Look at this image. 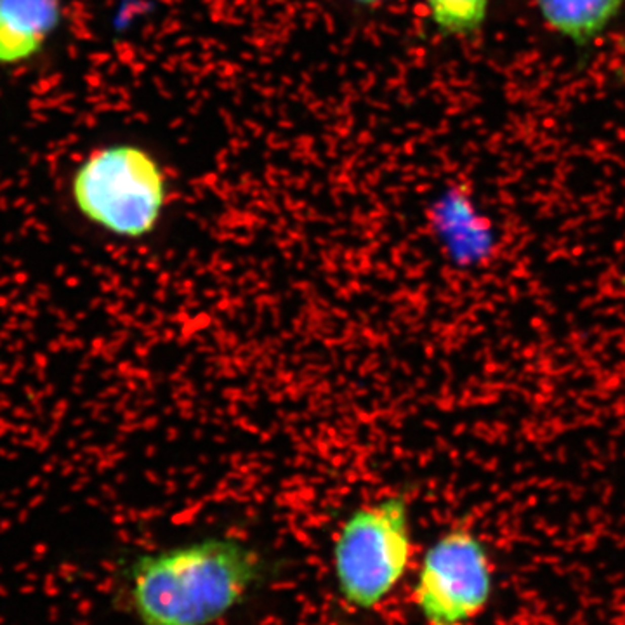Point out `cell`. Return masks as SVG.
Segmentation results:
<instances>
[{
  "label": "cell",
  "mask_w": 625,
  "mask_h": 625,
  "mask_svg": "<svg viewBox=\"0 0 625 625\" xmlns=\"http://www.w3.org/2000/svg\"><path fill=\"white\" fill-rule=\"evenodd\" d=\"M257 553L237 538H205L139 558L129 603L141 625H212L261 578Z\"/></svg>",
  "instance_id": "1"
},
{
  "label": "cell",
  "mask_w": 625,
  "mask_h": 625,
  "mask_svg": "<svg viewBox=\"0 0 625 625\" xmlns=\"http://www.w3.org/2000/svg\"><path fill=\"white\" fill-rule=\"evenodd\" d=\"M169 176L148 148L113 143L76 165L68 184L73 212L106 237L139 242L160 226L169 204Z\"/></svg>",
  "instance_id": "2"
},
{
  "label": "cell",
  "mask_w": 625,
  "mask_h": 625,
  "mask_svg": "<svg viewBox=\"0 0 625 625\" xmlns=\"http://www.w3.org/2000/svg\"><path fill=\"white\" fill-rule=\"evenodd\" d=\"M412 559L410 509L403 493L358 507L334 543L337 589L347 604L373 610L405 577Z\"/></svg>",
  "instance_id": "3"
},
{
  "label": "cell",
  "mask_w": 625,
  "mask_h": 625,
  "mask_svg": "<svg viewBox=\"0 0 625 625\" xmlns=\"http://www.w3.org/2000/svg\"><path fill=\"white\" fill-rule=\"evenodd\" d=\"M492 594V565L485 545L467 528H453L425 551L415 604L427 625H467Z\"/></svg>",
  "instance_id": "4"
},
{
  "label": "cell",
  "mask_w": 625,
  "mask_h": 625,
  "mask_svg": "<svg viewBox=\"0 0 625 625\" xmlns=\"http://www.w3.org/2000/svg\"><path fill=\"white\" fill-rule=\"evenodd\" d=\"M59 18V0H0V64L33 58Z\"/></svg>",
  "instance_id": "5"
},
{
  "label": "cell",
  "mask_w": 625,
  "mask_h": 625,
  "mask_svg": "<svg viewBox=\"0 0 625 625\" xmlns=\"http://www.w3.org/2000/svg\"><path fill=\"white\" fill-rule=\"evenodd\" d=\"M434 221L445 235V245L458 262H481L493 252L492 224L478 214L460 189L445 193L434 205Z\"/></svg>",
  "instance_id": "6"
},
{
  "label": "cell",
  "mask_w": 625,
  "mask_h": 625,
  "mask_svg": "<svg viewBox=\"0 0 625 625\" xmlns=\"http://www.w3.org/2000/svg\"><path fill=\"white\" fill-rule=\"evenodd\" d=\"M625 0H535L543 21L554 31L583 44L615 19Z\"/></svg>",
  "instance_id": "7"
},
{
  "label": "cell",
  "mask_w": 625,
  "mask_h": 625,
  "mask_svg": "<svg viewBox=\"0 0 625 625\" xmlns=\"http://www.w3.org/2000/svg\"><path fill=\"white\" fill-rule=\"evenodd\" d=\"M433 26L446 36H469L483 26L490 0H424Z\"/></svg>",
  "instance_id": "8"
},
{
  "label": "cell",
  "mask_w": 625,
  "mask_h": 625,
  "mask_svg": "<svg viewBox=\"0 0 625 625\" xmlns=\"http://www.w3.org/2000/svg\"><path fill=\"white\" fill-rule=\"evenodd\" d=\"M347 2L356 7H363V9H375V7L387 2V0H347Z\"/></svg>",
  "instance_id": "9"
}]
</instances>
